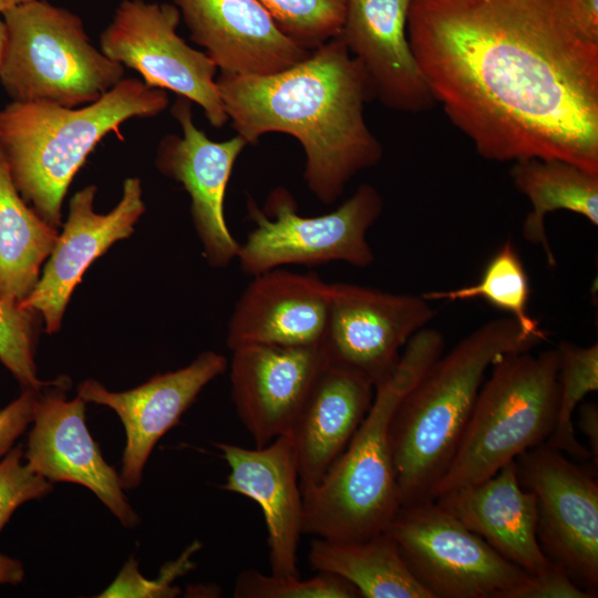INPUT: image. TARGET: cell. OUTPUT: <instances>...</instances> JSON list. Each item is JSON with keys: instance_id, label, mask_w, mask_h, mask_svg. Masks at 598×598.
<instances>
[{"instance_id": "cell-26", "label": "cell", "mask_w": 598, "mask_h": 598, "mask_svg": "<svg viewBox=\"0 0 598 598\" xmlns=\"http://www.w3.org/2000/svg\"><path fill=\"white\" fill-rule=\"evenodd\" d=\"M58 237L18 193L0 150V300L19 305L32 292Z\"/></svg>"}, {"instance_id": "cell-18", "label": "cell", "mask_w": 598, "mask_h": 598, "mask_svg": "<svg viewBox=\"0 0 598 598\" xmlns=\"http://www.w3.org/2000/svg\"><path fill=\"white\" fill-rule=\"evenodd\" d=\"M412 0H347L339 37L362 66L373 97L403 113L436 103L412 52L406 21Z\"/></svg>"}, {"instance_id": "cell-6", "label": "cell", "mask_w": 598, "mask_h": 598, "mask_svg": "<svg viewBox=\"0 0 598 598\" xmlns=\"http://www.w3.org/2000/svg\"><path fill=\"white\" fill-rule=\"evenodd\" d=\"M483 382L455 453L432 499L483 482L550 436L557 417L559 358L555 348L508 352Z\"/></svg>"}, {"instance_id": "cell-27", "label": "cell", "mask_w": 598, "mask_h": 598, "mask_svg": "<svg viewBox=\"0 0 598 598\" xmlns=\"http://www.w3.org/2000/svg\"><path fill=\"white\" fill-rule=\"evenodd\" d=\"M530 286L524 264L508 240L489 259L480 280L473 285L450 290H434L422 296L431 300H470L482 298L516 320L527 336L547 339V333L528 313Z\"/></svg>"}, {"instance_id": "cell-4", "label": "cell", "mask_w": 598, "mask_h": 598, "mask_svg": "<svg viewBox=\"0 0 598 598\" xmlns=\"http://www.w3.org/2000/svg\"><path fill=\"white\" fill-rule=\"evenodd\" d=\"M168 102L164 90L123 78L97 101L79 107L8 104L0 110V150L18 193L58 229L69 186L96 145L110 133L123 140L124 122L154 117Z\"/></svg>"}, {"instance_id": "cell-15", "label": "cell", "mask_w": 598, "mask_h": 598, "mask_svg": "<svg viewBox=\"0 0 598 598\" xmlns=\"http://www.w3.org/2000/svg\"><path fill=\"white\" fill-rule=\"evenodd\" d=\"M52 382L43 393H37L28 465L50 482L89 488L123 526L134 527L138 517L126 499L120 475L104 461L87 430L86 402L79 395L65 399V379Z\"/></svg>"}, {"instance_id": "cell-34", "label": "cell", "mask_w": 598, "mask_h": 598, "mask_svg": "<svg viewBox=\"0 0 598 598\" xmlns=\"http://www.w3.org/2000/svg\"><path fill=\"white\" fill-rule=\"evenodd\" d=\"M502 598H594L578 586L566 568L550 560L547 568L529 575L524 581L507 590Z\"/></svg>"}, {"instance_id": "cell-19", "label": "cell", "mask_w": 598, "mask_h": 598, "mask_svg": "<svg viewBox=\"0 0 598 598\" xmlns=\"http://www.w3.org/2000/svg\"><path fill=\"white\" fill-rule=\"evenodd\" d=\"M193 42L220 73L267 76L303 60L308 51L276 23L258 0H172Z\"/></svg>"}, {"instance_id": "cell-10", "label": "cell", "mask_w": 598, "mask_h": 598, "mask_svg": "<svg viewBox=\"0 0 598 598\" xmlns=\"http://www.w3.org/2000/svg\"><path fill=\"white\" fill-rule=\"evenodd\" d=\"M181 19L173 3L123 0L100 35V50L136 71L147 85L196 103L209 124L220 128L228 117L216 82L218 69L178 35Z\"/></svg>"}, {"instance_id": "cell-11", "label": "cell", "mask_w": 598, "mask_h": 598, "mask_svg": "<svg viewBox=\"0 0 598 598\" xmlns=\"http://www.w3.org/2000/svg\"><path fill=\"white\" fill-rule=\"evenodd\" d=\"M434 316L423 296L332 282L320 347L329 365L375 388L394 373L401 349Z\"/></svg>"}, {"instance_id": "cell-31", "label": "cell", "mask_w": 598, "mask_h": 598, "mask_svg": "<svg viewBox=\"0 0 598 598\" xmlns=\"http://www.w3.org/2000/svg\"><path fill=\"white\" fill-rule=\"evenodd\" d=\"M38 312L0 300V361L25 388L40 391L34 363Z\"/></svg>"}, {"instance_id": "cell-13", "label": "cell", "mask_w": 598, "mask_h": 598, "mask_svg": "<svg viewBox=\"0 0 598 598\" xmlns=\"http://www.w3.org/2000/svg\"><path fill=\"white\" fill-rule=\"evenodd\" d=\"M172 115L182 133L161 140L155 165L188 193L192 219L207 262L226 267L237 258L240 244L225 220V194L235 163L248 142L238 134L223 142L212 141L195 125L192 102L184 97L177 99Z\"/></svg>"}, {"instance_id": "cell-7", "label": "cell", "mask_w": 598, "mask_h": 598, "mask_svg": "<svg viewBox=\"0 0 598 598\" xmlns=\"http://www.w3.org/2000/svg\"><path fill=\"white\" fill-rule=\"evenodd\" d=\"M2 14L8 40L0 80L13 101L79 107L124 78V66L91 43L70 10L30 0Z\"/></svg>"}, {"instance_id": "cell-14", "label": "cell", "mask_w": 598, "mask_h": 598, "mask_svg": "<svg viewBox=\"0 0 598 598\" xmlns=\"http://www.w3.org/2000/svg\"><path fill=\"white\" fill-rule=\"evenodd\" d=\"M231 351V400L256 447L288 435L328 364L321 347L250 343Z\"/></svg>"}, {"instance_id": "cell-3", "label": "cell", "mask_w": 598, "mask_h": 598, "mask_svg": "<svg viewBox=\"0 0 598 598\" xmlns=\"http://www.w3.org/2000/svg\"><path fill=\"white\" fill-rule=\"evenodd\" d=\"M542 341L512 317L491 320L443 353L402 396L389 425L400 506L432 499L487 369L501 355L533 350Z\"/></svg>"}, {"instance_id": "cell-25", "label": "cell", "mask_w": 598, "mask_h": 598, "mask_svg": "<svg viewBox=\"0 0 598 598\" xmlns=\"http://www.w3.org/2000/svg\"><path fill=\"white\" fill-rule=\"evenodd\" d=\"M312 569L338 575L364 598H432L413 576L395 542L385 532L362 540L311 543Z\"/></svg>"}, {"instance_id": "cell-5", "label": "cell", "mask_w": 598, "mask_h": 598, "mask_svg": "<svg viewBox=\"0 0 598 598\" xmlns=\"http://www.w3.org/2000/svg\"><path fill=\"white\" fill-rule=\"evenodd\" d=\"M444 347V336L425 327L408 341L394 373L374 388L371 408L343 453L320 484L302 494V534L352 542L384 532L400 507L390 421Z\"/></svg>"}, {"instance_id": "cell-37", "label": "cell", "mask_w": 598, "mask_h": 598, "mask_svg": "<svg viewBox=\"0 0 598 598\" xmlns=\"http://www.w3.org/2000/svg\"><path fill=\"white\" fill-rule=\"evenodd\" d=\"M571 7L582 32L598 41V0H571Z\"/></svg>"}, {"instance_id": "cell-38", "label": "cell", "mask_w": 598, "mask_h": 598, "mask_svg": "<svg viewBox=\"0 0 598 598\" xmlns=\"http://www.w3.org/2000/svg\"><path fill=\"white\" fill-rule=\"evenodd\" d=\"M24 570L22 564L0 553V586L18 585L23 580Z\"/></svg>"}, {"instance_id": "cell-32", "label": "cell", "mask_w": 598, "mask_h": 598, "mask_svg": "<svg viewBox=\"0 0 598 598\" xmlns=\"http://www.w3.org/2000/svg\"><path fill=\"white\" fill-rule=\"evenodd\" d=\"M23 448L10 450L0 461V532L23 503L45 496L52 482L22 462Z\"/></svg>"}, {"instance_id": "cell-40", "label": "cell", "mask_w": 598, "mask_h": 598, "mask_svg": "<svg viewBox=\"0 0 598 598\" xmlns=\"http://www.w3.org/2000/svg\"><path fill=\"white\" fill-rule=\"evenodd\" d=\"M27 1L30 0H0V13H3L8 9L24 3Z\"/></svg>"}, {"instance_id": "cell-24", "label": "cell", "mask_w": 598, "mask_h": 598, "mask_svg": "<svg viewBox=\"0 0 598 598\" xmlns=\"http://www.w3.org/2000/svg\"><path fill=\"white\" fill-rule=\"evenodd\" d=\"M509 176L532 205L523 236L543 248L549 266H555L556 259L545 231L547 214L568 210L598 226V174L561 159L534 157L514 162Z\"/></svg>"}, {"instance_id": "cell-30", "label": "cell", "mask_w": 598, "mask_h": 598, "mask_svg": "<svg viewBox=\"0 0 598 598\" xmlns=\"http://www.w3.org/2000/svg\"><path fill=\"white\" fill-rule=\"evenodd\" d=\"M235 598H358V589L344 578L326 571L306 580L299 576L241 571L235 581Z\"/></svg>"}, {"instance_id": "cell-28", "label": "cell", "mask_w": 598, "mask_h": 598, "mask_svg": "<svg viewBox=\"0 0 598 598\" xmlns=\"http://www.w3.org/2000/svg\"><path fill=\"white\" fill-rule=\"evenodd\" d=\"M558 408L555 427L545 444L578 461L590 458L575 435L573 416L584 398L598 390V344L581 347L561 341L557 347Z\"/></svg>"}, {"instance_id": "cell-20", "label": "cell", "mask_w": 598, "mask_h": 598, "mask_svg": "<svg viewBox=\"0 0 598 598\" xmlns=\"http://www.w3.org/2000/svg\"><path fill=\"white\" fill-rule=\"evenodd\" d=\"M230 472L223 486L245 495L261 508L268 530L271 574L298 576L297 549L302 534L303 499L290 435L262 447L215 443Z\"/></svg>"}, {"instance_id": "cell-1", "label": "cell", "mask_w": 598, "mask_h": 598, "mask_svg": "<svg viewBox=\"0 0 598 598\" xmlns=\"http://www.w3.org/2000/svg\"><path fill=\"white\" fill-rule=\"evenodd\" d=\"M406 32L436 105L480 156L598 174V41L571 0H412Z\"/></svg>"}, {"instance_id": "cell-17", "label": "cell", "mask_w": 598, "mask_h": 598, "mask_svg": "<svg viewBox=\"0 0 598 598\" xmlns=\"http://www.w3.org/2000/svg\"><path fill=\"white\" fill-rule=\"evenodd\" d=\"M227 369V359L214 351L200 353L187 367L157 374L142 385L111 392L95 380L78 386L85 402L111 408L121 419L126 444L120 481L123 488L136 487L144 466L158 440L193 404L199 392Z\"/></svg>"}, {"instance_id": "cell-22", "label": "cell", "mask_w": 598, "mask_h": 598, "mask_svg": "<svg viewBox=\"0 0 598 598\" xmlns=\"http://www.w3.org/2000/svg\"><path fill=\"white\" fill-rule=\"evenodd\" d=\"M433 501L528 575L549 565L537 537V499L520 485L515 460L492 477Z\"/></svg>"}, {"instance_id": "cell-21", "label": "cell", "mask_w": 598, "mask_h": 598, "mask_svg": "<svg viewBox=\"0 0 598 598\" xmlns=\"http://www.w3.org/2000/svg\"><path fill=\"white\" fill-rule=\"evenodd\" d=\"M329 299L330 283L316 274L275 268L255 275L231 313L227 347L320 346Z\"/></svg>"}, {"instance_id": "cell-9", "label": "cell", "mask_w": 598, "mask_h": 598, "mask_svg": "<svg viewBox=\"0 0 598 598\" xmlns=\"http://www.w3.org/2000/svg\"><path fill=\"white\" fill-rule=\"evenodd\" d=\"M384 532L432 598H502L529 576L433 499L400 506Z\"/></svg>"}, {"instance_id": "cell-2", "label": "cell", "mask_w": 598, "mask_h": 598, "mask_svg": "<svg viewBox=\"0 0 598 598\" xmlns=\"http://www.w3.org/2000/svg\"><path fill=\"white\" fill-rule=\"evenodd\" d=\"M228 121L248 144L268 133L295 137L305 153L303 179L331 205L360 172L380 163L383 147L370 130L368 78L339 37L267 76L216 78Z\"/></svg>"}, {"instance_id": "cell-29", "label": "cell", "mask_w": 598, "mask_h": 598, "mask_svg": "<svg viewBox=\"0 0 598 598\" xmlns=\"http://www.w3.org/2000/svg\"><path fill=\"white\" fill-rule=\"evenodd\" d=\"M281 31L301 48L312 51L341 30L347 0H258Z\"/></svg>"}, {"instance_id": "cell-12", "label": "cell", "mask_w": 598, "mask_h": 598, "mask_svg": "<svg viewBox=\"0 0 598 598\" xmlns=\"http://www.w3.org/2000/svg\"><path fill=\"white\" fill-rule=\"evenodd\" d=\"M520 485L537 499V537L545 555L575 582L598 592V485L566 454L543 443L515 458Z\"/></svg>"}, {"instance_id": "cell-33", "label": "cell", "mask_w": 598, "mask_h": 598, "mask_svg": "<svg viewBox=\"0 0 598 598\" xmlns=\"http://www.w3.org/2000/svg\"><path fill=\"white\" fill-rule=\"evenodd\" d=\"M199 547L197 542L192 544L179 558L164 566L156 580L145 579L138 573L136 561L130 559L99 597H175L179 588L172 586V582L193 567L189 558Z\"/></svg>"}, {"instance_id": "cell-16", "label": "cell", "mask_w": 598, "mask_h": 598, "mask_svg": "<svg viewBox=\"0 0 598 598\" xmlns=\"http://www.w3.org/2000/svg\"><path fill=\"white\" fill-rule=\"evenodd\" d=\"M96 186L76 192L69 203V216L32 292L19 303L41 313L45 332L59 331L64 310L87 267L115 241L127 238L145 212L142 185L128 177L117 205L107 214L94 210Z\"/></svg>"}, {"instance_id": "cell-23", "label": "cell", "mask_w": 598, "mask_h": 598, "mask_svg": "<svg viewBox=\"0 0 598 598\" xmlns=\"http://www.w3.org/2000/svg\"><path fill=\"white\" fill-rule=\"evenodd\" d=\"M374 386L327 367L316 380L293 426L301 493L316 487L343 453L369 412Z\"/></svg>"}, {"instance_id": "cell-39", "label": "cell", "mask_w": 598, "mask_h": 598, "mask_svg": "<svg viewBox=\"0 0 598 598\" xmlns=\"http://www.w3.org/2000/svg\"><path fill=\"white\" fill-rule=\"evenodd\" d=\"M7 40V28L4 21L0 19V71L6 55Z\"/></svg>"}, {"instance_id": "cell-35", "label": "cell", "mask_w": 598, "mask_h": 598, "mask_svg": "<svg viewBox=\"0 0 598 598\" xmlns=\"http://www.w3.org/2000/svg\"><path fill=\"white\" fill-rule=\"evenodd\" d=\"M38 391L25 389L22 394L0 411V457L32 423Z\"/></svg>"}, {"instance_id": "cell-8", "label": "cell", "mask_w": 598, "mask_h": 598, "mask_svg": "<svg viewBox=\"0 0 598 598\" xmlns=\"http://www.w3.org/2000/svg\"><path fill=\"white\" fill-rule=\"evenodd\" d=\"M247 209L255 226L237 254L247 275L285 265L342 261L364 268L374 261L367 233L380 217L383 199L370 184L359 185L338 208L320 216L300 215L292 194L282 186L269 193L264 209L251 198Z\"/></svg>"}, {"instance_id": "cell-36", "label": "cell", "mask_w": 598, "mask_h": 598, "mask_svg": "<svg viewBox=\"0 0 598 598\" xmlns=\"http://www.w3.org/2000/svg\"><path fill=\"white\" fill-rule=\"evenodd\" d=\"M578 427L588 439L589 453L595 462L598 463V406L596 403L588 402L581 404L578 411Z\"/></svg>"}]
</instances>
